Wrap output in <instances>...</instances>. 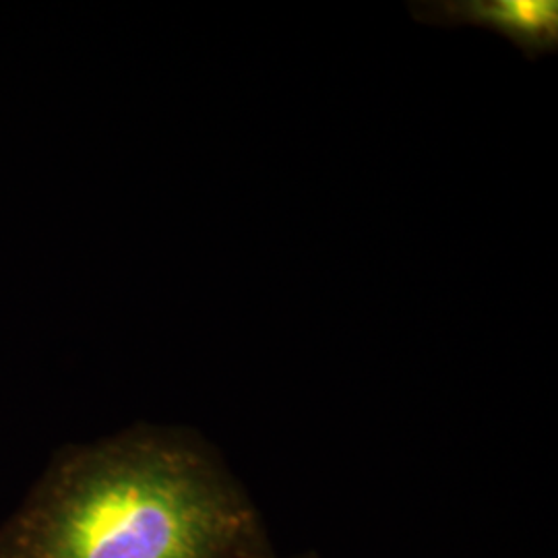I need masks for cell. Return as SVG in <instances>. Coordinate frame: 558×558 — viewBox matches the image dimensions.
I'll use <instances>...</instances> for the list:
<instances>
[{
  "label": "cell",
  "instance_id": "cell-1",
  "mask_svg": "<svg viewBox=\"0 0 558 558\" xmlns=\"http://www.w3.org/2000/svg\"><path fill=\"white\" fill-rule=\"evenodd\" d=\"M255 518L189 440L129 433L60 459L2 558H251Z\"/></svg>",
  "mask_w": 558,
  "mask_h": 558
},
{
  "label": "cell",
  "instance_id": "cell-2",
  "mask_svg": "<svg viewBox=\"0 0 558 558\" xmlns=\"http://www.w3.org/2000/svg\"><path fill=\"white\" fill-rule=\"evenodd\" d=\"M420 23L439 27H482L513 41L530 60L558 48V2L555 0H440L412 2Z\"/></svg>",
  "mask_w": 558,
  "mask_h": 558
}]
</instances>
